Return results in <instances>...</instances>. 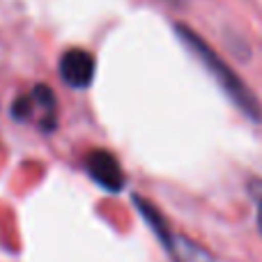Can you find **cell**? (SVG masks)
<instances>
[{
    "instance_id": "1",
    "label": "cell",
    "mask_w": 262,
    "mask_h": 262,
    "mask_svg": "<svg viewBox=\"0 0 262 262\" xmlns=\"http://www.w3.org/2000/svg\"><path fill=\"white\" fill-rule=\"evenodd\" d=\"M175 30H177V35H180V39L186 44V49H189L191 53L205 64V69L216 78V83L221 85V90L232 99V104H235L244 115H249L253 122H260L262 120V106H260L258 97H255L253 92L249 90V85L237 76L235 69H232L230 64L223 62V60L219 58L216 51H214L212 46L205 44L191 28L175 26Z\"/></svg>"
},
{
    "instance_id": "2",
    "label": "cell",
    "mask_w": 262,
    "mask_h": 262,
    "mask_svg": "<svg viewBox=\"0 0 262 262\" xmlns=\"http://www.w3.org/2000/svg\"><path fill=\"white\" fill-rule=\"evenodd\" d=\"M136 205L140 207L143 219H147V223L154 228V232L159 235V239L163 242L166 251L170 253V258L175 262H214V255L209 253L205 246L195 244L193 239H189V237H184V235L172 232L170 228L166 226L163 216L147 203V200L136 198Z\"/></svg>"
},
{
    "instance_id": "3",
    "label": "cell",
    "mask_w": 262,
    "mask_h": 262,
    "mask_svg": "<svg viewBox=\"0 0 262 262\" xmlns=\"http://www.w3.org/2000/svg\"><path fill=\"white\" fill-rule=\"evenodd\" d=\"M14 120H32L39 129H55V95L44 83H37L28 95L14 99L12 106Z\"/></svg>"
},
{
    "instance_id": "4",
    "label": "cell",
    "mask_w": 262,
    "mask_h": 262,
    "mask_svg": "<svg viewBox=\"0 0 262 262\" xmlns=\"http://www.w3.org/2000/svg\"><path fill=\"white\" fill-rule=\"evenodd\" d=\"M85 168L101 189L111 191V193H120L124 189V170L108 149H92V152H88Z\"/></svg>"
},
{
    "instance_id": "5",
    "label": "cell",
    "mask_w": 262,
    "mask_h": 262,
    "mask_svg": "<svg viewBox=\"0 0 262 262\" xmlns=\"http://www.w3.org/2000/svg\"><path fill=\"white\" fill-rule=\"evenodd\" d=\"M60 76L72 88H88L95 78V55L83 49H69L60 58Z\"/></svg>"
},
{
    "instance_id": "6",
    "label": "cell",
    "mask_w": 262,
    "mask_h": 262,
    "mask_svg": "<svg viewBox=\"0 0 262 262\" xmlns=\"http://www.w3.org/2000/svg\"><path fill=\"white\" fill-rule=\"evenodd\" d=\"M258 228L262 232V200H260V207H258Z\"/></svg>"
}]
</instances>
